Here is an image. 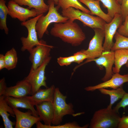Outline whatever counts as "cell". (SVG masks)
Here are the masks:
<instances>
[{"mask_svg":"<svg viewBox=\"0 0 128 128\" xmlns=\"http://www.w3.org/2000/svg\"><path fill=\"white\" fill-rule=\"evenodd\" d=\"M57 62L60 66H67L75 62L74 56L73 55L67 57H60L57 58Z\"/></svg>","mask_w":128,"mask_h":128,"instance_id":"cell-30","label":"cell"},{"mask_svg":"<svg viewBox=\"0 0 128 128\" xmlns=\"http://www.w3.org/2000/svg\"><path fill=\"white\" fill-rule=\"evenodd\" d=\"M124 21L118 29V32L120 35L128 37V15L125 18Z\"/></svg>","mask_w":128,"mask_h":128,"instance_id":"cell-31","label":"cell"},{"mask_svg":"<svg viewBox=\"0 0 128 128\" xmlns=\"http://www.w3.org/2000/svg\"><path fill=\"white\" fill-rule=\"evenodd\" d=\"M55 4L56 5H58V0H53Z\"/></svg>","mask_w":128,"mask_h":128,"instance_id":"cell-38","label":"cell"},{"mask_svg":"<svg viewBox=\"0 0 128 128\" xmlns=\"http://www.w3.org/2000/svg\"><path fill=\"white\" fill-rule=\"evenodd\" d=\"M50 33L74 46L80 45L85 39V33L77 23L69 19L64 23H55Z\"/></svg>","mask_w":128,"mask_h":128,"instance_id":"cell-1","label":"cell"},{"mask_svg":"<svg viewBox=\"0 0 128 128\" xmlns=\"http://www.w3.org/2000/svg\"><path fill=\"white\" fill-rule=\"evenodd\" d=\"M118 128H128V116L123 115L120 117Z\"/></svg>","mask_w":128,"mask_h":128,"instance_id":"cell-35","label":"cell"},{"mask_svg":"<svg viewBox=\"0 0 128 128\" xmlns=\"http://www.w3.org/2000/svg\"><path fill=\"white\" fill-rule=\"evenodd\" d=\"M126 66L128 68V61L127 62L126 64H125Z\"/></svg>","mask_w":128,"mask_h":128,"instance_id":"cell-40","label":"cell"},{"mask_svg":"<svg viewBox=\"0 0 128 128\" xmlns=\"http://www.w3.org/2000/svg\"><path fill=\"white\" fill-rule=\"evenodd\" d=\"M55 88L54 85L45 89L40 88L33 95L26 97L34 105L44 102H53Z\"/></svg>","mask_w":128,"mask_h":128,"instance_id":"cell-16","label":"cell"},{"mask_svg":"<svg viewBox=\"0 0 128 128\" xmlns=\"http://www.w3.org/2000/svg\"><path fill=\"white\" fill-rule=\"evenodd\" d=\"M123 20L122 14H117L115 15L110 22L105 24L104 29L105 41L103 45V51L111 50L114 44L113 38L117 30L122 24Z\"/></svg>","mask_w":128,"mask_h":128,"instance_id":"cell-11","label":"cell"},{"mask_svg":"<svg viewBox=\"0 0 128 128\" xmlns=\"http://www.w3.org/2000/svg\"><path fill=\"white\" fill-rule=\"evenodd\" d=\"M93 29L94 35L90 41L88 48L82 50L87 55V60L98 57L103 51L102 44L105 36L104 30L98 28Z\"/></svg>","mask_w":128,"mask_h":128,"instance_id":"cell-9","label":"cell"},{"mask_svg":"<svg viewBox=\"0 0 128 128\" xmlns=\"http://www.w3.org/2000/svg\"><path fill=\"white\" fill-rule=\"evenodd\" d=\"M7 87L5 78H3L0 80V96L4 95Z\"/></svg>","mask_w":128,"mask_h":128,"instance_id":"cell-36","label":"cell"},{"mask_svg":"<svg viewBox=\"0 0 128 128\" xmlns=\"http://www.w3.org/2000/svg\"><path fill=\"white\" fill-rule=\"evenodd\" d=\"M20 5H27L29 8L36 9L38 15L44 14L48 11L49 5L45 3L44 0H12Z\"/></svg>","mask_w":128,"mask_h":128,"instance_id":"cell-21","label":"cell"},{"mask_svg":"<svg viewBox=\"0 0 128 128\" xmlns=\"http://www.w3.org/2000/svg\"><path fill=\"white\" fill-rule=\"evenodd\" d=\"M49 9L46 15L41 16L38 19L36 25V29L38 36L41 39L44 34L47 33V29L49 25L52 23H64L69 20L66 17L60 15L58 12V7L55 6L53 0H48Z\"/></svg>","mask_w":128,"mask_h":128,"instance_id":"cell-3","label":"cell"},{"mask_svg":"<svg viewBox=\"0 0 128 128\" xmlns=\"http://www.w3.org/2000/svg\"><path fill=\"white\" fill-rule=\"evenodd\" d=\"M94 61L96 65L100 69L103 67L105 70V73L104 76L101 79L103 82L110 79L113 73L112 66L114 63V51H103L101 55L98 57L90 60H86L81 64L78 65V67L88 62Z\"/></svg>","mask_w":128,"mask_h":128,"instance_id":"cell-10","label":"cell"},{"mask_svg":"<svg viewBox=\"0 0 128 128\" xmlns=\"http://www.w3.org/2000/svg\"><path fill=\"white\" fill-rule=\"evenodd\" d=\"M40 41L39 44L29 52V59L32 63L30 70H35L39 66L46 58L50 56L51 49L54 47L47 45L43 40L41 39Z\"/></svg>","mask_w":128,"mask_h":128,"instance_id":"cell-8","label":"cell"},{"mask_svg":"<svg viewBox=\"0 0 128 128\" xmlns=\"http://www.w3.org/2000/svg\"><path fill=\"white\" fill-rule=\"evenodd\" d=\"M101 2L104 7L107 8V14L113 18L115 15L121 14V5L116 0H98Z\"/></svg>","mask_w":128,"mask_h":128,"instance_id":"cell-24","label":"cell"},{"mask_svg":"<svg viewBox=\"0 0 128 128\" xmlns=\"http://www.w3.org/2000/svg\"><path fill=\"white\" fill-rule=\"evenodd\" d=\"M5 98L8 105L13 109L20 108L30 110L34 115L39 116L34 108V105L26 96L20 98L6 96Z\"/></svg>","mask_w":128,"mask_h":128,"instance_id":"cell-18","label":"cell"},{"mask_svg":"<svg viewBox=\"0 0 128 128\" xmlns=\"http://www.w3.org/2000/svg\"><path fill=\"white\" fill-rule=\"evenodd\" d=\"M5 68L9 70L15 68L18 61L17 52L13 47L7 51L4 55Z\"/></svg>","mask_w":128,"mask_h":128,"instance_id":"cell-26","label":"cell"},{"mask_svg":"<svg viewBox=\"0 0 128 128\" xmlns=\"http://www.w3.org/2000/svg\"><path fill=\"white\" fill-rule=\"evenodd\" d=\"M7 7L9 10L8 15L12 18H17L22 22L28 20L30 18L34 17L39 15L35 9L30 10L22 7L12 0L9 1Z\"/></svg>","mask_w":128,"mask_h":128,"instance_id":"cell-12","label":"cell"},{"mask_svg":"<svg viewBox=\"0 0 128 128\" xmlns=\"http://www.w3.org/2000/svg\"></svg>","mask_w":128,"mask_h":128,"instance_id":"cell-41","label":"cell"},{"mask_svg":"<svg viewBox=\"0 0 128 128\" xmlns=\"http://www.w3.org/2000/svg\"><path fill=\"white\" fill-rule=\"evenodd\" d=\"M5 68L4 55L3 54H0V70Z\"/></svg>","mask_w":128,"mask_h":128,"instance_id":"cell-37","label":"cell"},{"mask_svg":"<svg viewBox=\"0 0 128 128\" xmlns=\"http://www.w3.org/2000/svg\"><path fill=\"white\" fill-rule=\"evenodd\" d=\"M87 6L91 12L90 14L96 15L104 20L106 23L110 22L113 18L105 13L101 9L98 0H78Z\"/></svg>","mask_w":128,"mask_h":128,"instance_id":"cell-20","label":"cell"},{"mask_svg":"<svg viewBox=\"0 0 128 128\" xmlns=\"http://www.w3.org/2000/svg\"><path fill=\"white\" fill-rule=\"evenodd\" d=\"M16 117L15 128H30L39 121H41L40 117L34 115L29 110L23 112L18 109H13Z\"/></svg>","mask_w":128,"mask_h":128,"instance_id":"cell-14","label":"cell"},{"mask_svg":"<svg viewBox=\"0 0 128 128\" xmlns=\"http://www.w3.org/2000/svg\"><path fill=\"white\" fill-rule=\"evenodd\" d=\"M123 86L117 89L112 90H107L105 88H101L98 89L102 94L108 95L110 97V103L107 107L110 109L112 108L113 105L115 102L122 98L126 93L123 89Z\"/></svg>","mask_w":128,"mask_h":128,"instance_id":"cell-23","label":"cell"},{"mask_svg":"<svg viewBox=\"0 0 128 128\" xmlns=\"http://www.w3.org/2000/svg\"><path fill=\"white\" fill-rule=\"evenodd\" d=\"M121 99V101L113 109L118 113L119 110L120 108L122 107L124 109L126 106H128V93L126 92Z\"/></svg>","mask_w":128,"mask_h":128,"instance_id":"cell-32","label":"cell"},{"mask_svg":"<svg viewBox=\"0 0 128 128\" xmlns=\"http://www.w3.org/2000/svg\"><path fill=\"white\" fill-rule=\"evenodd\" d=\"M117 2L120 4H121L122 0H116Z\"/></svg>","mask_w":128,"mask_h":128,"instance_id":"cell-39","label":"cell"},{"mask_svg":"<svg viewBox=\"0 0 128 128\" xmlns=\"http://www.w3.org/2000/svg\"><path fill=\"white\" fill-rule=\"evenodd\" d=\"M128 82V74L123 75L119 73H114L109 80L97 85L86 87L84 88L87 91H93L101 88H110L117 89L123 86L125 82Z\"/></svg>","mask_w":128,"mask_h":128,"instance_id":"cell-13","label":"cell"},{"mask_svg":"<svg viewBox=\"0 0 128 128\" xmlns=\"http://www.w3.org/2000/svg\"><path fill=\"white\" fill-rule=\"evenodd\" d=\"M43 14L39 15L21 23V25L26 27L28 31L27 36L26 37H22L20 39L22 44L21 48L22 51L27 50L29 52L34 47L40 43V41L38 39L36 25L39 18Z\"/></svg>","mask_w":128,"mask_h":128,"instance_id":"cell-6","label":"cell"},{"mask_svg":"<svg viewBox=\"0 0 128 128\" xmlns=\"http://www.w3.org/2000/svg\"><path fill=\"white\" fill-rule=\"evenodd\" d=\"M32 90L31 84L25 78L18 81L14 86L7 87L4 96L15 98L23 97L31 95Z\"/></svg>","mask_w":128,"mask_h":128,"instance_id":"cell-15","label":"cell"},{"mask_svg":"<svg viewBox=\"0 0 128 128\" xmlns=\"http://www.w3.org/2000/svg\"><path fill=\"white\" fill-rule=\"evenodd\" d=\"M73 55L75 58L74 62L78 64L88 58L87 55L82 50L74 53Z\"/></svg>","mask_w":128,"mask_h":128,"instance_id":"cell-33","label":"cell"},{"mask_svg":"<svg viewBox=\"0 0 128 128\" xmlns=\"http://www.w3.org/2000/svg\"><path fill=\"white\" fill-rule=\"evenodd\" d=\"M114 37L115 42L111 50L114 51L120 49H128V37L122 36L116 32Z\"/></svg>","mask_w":128,"mask_h":128,"instance_id":"cell-28","label":"cell"},{"mask_svg":"<svg viewBox=\"0 0 128 128\" xmlns=\"http://www.w3.org/2000/svg\"><path fill=\"white\" fill-rule=\"evenodd\" d=\"M120 117L114 109L106 108L95 111L91 119L90 128H118Z\"/></svg>","mask_w":128,"mask_h":128,"instance_id":"cell-2","label":"cell"},{"mask_svg":"<svg viewBox=\"0 0 128 128\" xmlns=\"http://www.w3.org/2000/svg\"><path fill=\"white\" fill-rule=\"evenodd\" d=\"M51 59L50 56L46 58L42 64L36 69L30 70L26 79L31 84L32 87L31 95L34 94L42 86L47 88L45 76L46 67Z\"/></svg>","mask_w":128,"mask_h":128,"instance_id":"cell-7","label":"cell"},{"mask_svg":"<svg viewBox=\"0 0 128 128\" xmlns=\"http://www.w3.org/2000/svg\"><path fill=\"white\" fill-rule=\"evenodd\" d=\"M5 3V0H0V29L4 30L5 34L7 35L9 30L7 25L6 19L9 10Z\"/></svg>","mask_w":128,"mask_h":128,"instance_id":"cell-27","label":"cell"},{"mask_svg":"<svg viewBox=\"0 0 128 128\" xmlns=\"http://www.w3.org/2000/svg\"><path fill=\"white\" fill-rule=\"evenodd\" d=\"M121 4V14L124 20L128 15V0H122Z\"/></svg>","mask_w":128,"mask_h":128,"instance_id":"cell-34","label":"cell"},{"mask_svg":"<svg viewBox=\"0 0 128 128\" xmlns=\"http://www.w3.org/2000/svg\"><path fill=\"white\" fill-rule=\"evenodd\" d=\"M67 98L66 96L64 95L61 92L58 87L55 88L53 102L54 117L52 124L54 125L60 124L63 117L65 115H70L75 116L83 113L82 112L75 114L72 103H66Z\"/></svg>","mask_w":128,"mask_h":128,"instance_id":"cell-4","label":"cell"},{"mask_svg":"<svg viewBox=\"0 0 128 128\" xmlns=\"http://www.w3.org/2000/svg\"><path fill=\"white\" fill-rule=\"evenodd\" d=\"M57 5L62 10L72 7L86 13L90 14L91 13L90 11L83 6L78 0H58Z\"/></svg>","mask_w":128,"mask_h":128,"instance_id":"cell-25","label":"cell"},{"mask_svg":"<svg viewBox=\"0 0 128 128\" xmlns=\"http://www.w3.org/2000/svg\"><path fill=\"white\" fill-rule=\"evenodd\" d=\"M35 106L38 114L44 124L48 126L51 125L54 117L53 102H44Z\"/></svg>","mask_w":128,"mask_h":128,"instance_id":"cell-17","label":"cell"},{"mask_svg":"<svg viewBox=\"0 0 128 128\" xmlns=\"http://www.w3.org/2000/svg\"><path fill=\"white\" fill-rule=\"evenodd\" d=\"M62 15L73 21L78 20L85 25L93 29L98 28L104 30L106 22L100 17L95 16L70 7L64 10H62Z\"/></svg>","mask_w":128,"mask_h":128,"instance_id":"cell-5","label":"cell"},{"mask_svg":"<svg viewBox=\"0 0 128 128\" xmlns=\"http://www.w3.org/2000/svg\"><path fill=\"white\" fill-rule=\"evenodd\" d=\"M41 121H38L36 124L37 128H86L89 126V124H87L82 126H80L75 121L70 122L61 125L48 126L43 124Z\"/></svg>","mask_w":128,"mask_h":128,"instance_id":"cell-29","label":"cell"},{"mask_svg":"<svg viewBox=\"0 0 128 128\" xmlns=\"http://www.w3.org/2000/svg\"><path fill=\"white\" fill-rule=\"evenodd\" d=\"M114 67L112 70L114 73H119L121 67L128 61V49H120L114 51Z\"/></svg>","mask_w":128,"mask_h":128,"instance_id":"cell-22","label":"cell"},{"mask_svg":"<svg viewBox=\"0 0 128 128\" xmlns=\"http://www.w3.org/2000/svg\"><path fill=\"white\" fill-rule=\"evenodd\" d=\"M4 95L0 96V115L2 117L5 128H13L16 122L11 121L9 118L10 115L14 117L13 109L8 104Z\"/></svg>","mask_w":128,"mask_h":128,"instance_id":"cell-19","label":"cell"}]
</instances>
